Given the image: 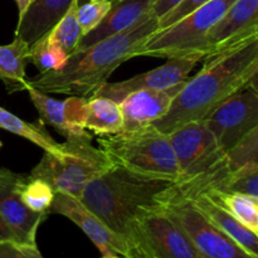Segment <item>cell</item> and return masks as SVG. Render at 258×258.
Returning <instances> with one entry per match:
<instances>
[{
  "label": "cell",
  "mask_w": 258,
  "mask_h": 258,
  "mask_svg": "<svg viewBox=\"0 0 258 258\" xmlns=\"http://www.w3.org/2000/svg\"><path fill=\"white\" fill-rule=\"evenodd\" d=\"M126 258H199L178 222L165 208L149 211L131 223L125 238Z\"/></svg>",
  "instance_id": "52a82bcc"
},
{
  "label": "cell",
  "mask_w": 258,
  "mask_h": 258,
  "mask_svg": "<svg viewBox=\"0 0 258 258\" xmlns=\"http://www.w3.org/2000/svg\"><path fill=\"white\" fill-rule=\"evenodd\" d=\"M2 146H3V143H2V141H0V149H2Z\"/></svg>",
  "instance_id": "d590c367"
},
{
  "label": "cell",
  "mask_w": 258,
  "mask_h": 258,
  "mask_svg": "<svg viewBox=\"0 0 258 258\" xmlns=\"http://www.w3.org/2000/svg\"><path fill=\"white\" fill-rule=\"evenodd\" d=\"M211 0H183L180 4L176 5L168 14H165L163 18L159 19V29H165V28L170 27L174 23L179 22L184 17H186L191 12L203 7V5H206Z\"/></svg>",
  "instance_id": "f546056e"
},
{
  "label": "cell",
  "mask_w": 258,
  "mask_h": 258,
  "mask_svg": "<svg viewBox=\"0 0 258 258\" xmlns=\"http://www.w3.org/2000/svg\"><path fill=\"white\" fill-rule=\"evenodd\" d=\"M68 54L54 42L49 39L48 34L30 45L28 60L35 66L39 73L57 71L66 64Z\"/></svg>",
  "instance_id": "d4e9b609"
},
{
  "label": "cell",
  "mask_w": 258,
  "mask_h": 258,
  "mask_svg": "<svg viewBox=\"0 0 258 258\" xmlns=\"http://www.w3.org/2000/svg\"><path fill=\"white\" fill-rule=\"evenodd\" d=\"M176 193L175 181L113 165L86 185L80 201L123 239L139 216L165 208Z\"/></svg>",
  "instance_id": "3957f363"
},
{
  "label": "cell",
  "mask_w": 258,
  "mask_h": 258,
  "mask_svg": "<svg viewBox=\"0 0 258 258\" xmlns=\"http://www.w3.org/2000/svg\"><path fill=\"white\" fill-rule=\"evenodd\" d=\"M17 3V7H18V19L22 18L24 15V13L27 12L28 7L30 5L32 0H15Z\"/></svg>",
  "instance_id": "d6a6232c"
},
{
  "label": "cell",
  "mask_w": 258,
  "mask_h": 258,
  "mask_svg": "<svg viewBox=\"0 0 258 258\" xmlns=\"http://www.w3.org/2000/svg\"><path fill=\"white\" fill-rule=\"evenodd\" d=\"M258 67V35L204 60L196 77L185 82L165 116L151 126L169 135L191 121L206 120L221 103L248 83Z\"/></svg>",
  "instance_id": "6da1fadb"
},
{
  "label": "cell",
  "mask_w": 258,
  "mask_h": 258,
  "mask_svg": "<svg viewBox=\"0 0 258 258\" xmlns=\"http://www.w3.org/2000/svg\"><path fill=\"white\" fill-rule=\"evenodd\" d=\"M30 45L19 37H15L9 44L0 45V80L8 88L25 91L28 80L25 77L28 54Z\"/></svg>",
  "instance_id": "d6986e66"
},
{
  "label": "cell",
  "mask_w": 258,
  "mask_h": 258,
  "mask_svg": "<svg viewBox=\"0 0 258 258\" xmlns=\"http://www.w3.org/2000/svg\"><path fill=\"white\" fill-rule=\"evenodd\" d=\"M186 81L163 90H141L126 96L118 103L122 112V131L140 130L160 120L168 112Z\"/></svg>",
  "instance_id": "2e32d148"
},
{
  "label": "cell",
  "mask_w": 258,
  "mask_h": 258,
  "mask_svg": "<svg viewBox=\"0 0 258 258\" xmlns=\"http://www.w3.org/2000/svg\"><path fill=\"white\" fill-rule=\"evenodd\" d=\"M20 198L33 212L49 214V208L54 199V190L45 180L27 175L19 188Z\"/></svg>",
  "instance_id": "484cf974"
},
{
  "label": "cell",
  "mask_w": 258,
  "mask_h": 258,
  "mask_svg": "<svg viewBox=\"0 0 258 258\" xmlns=\"http://www.w3.org/2000/svg\"><path fill=\"white\" fill-rule=\"evenodd\" d=\"M112 4L113 0H88L83 5H78L77 18L83 35L95 29L102 22Z\"/></svg>",
  "instance_id": "83f0119b"
},
{
  "label": "cell",
  "mask_w": 258,
  "mask_h": 258,
  "mask_svg": "<svg viewBox=\"0 0 258 258\" xmlns=\"http://www.w3.org/2000/svg\"><path fill=\"white\" fill-rule=\"evenodd\" d=\"M199 258H203V257H199Z\"/></svg>",
  "instance_id": "74e56055"
},
{
  "label": "cell",
  "mask_w": 258,
  "mask_h": 258,
  "mask_svg": "<svg viewBox=\"0 0 258 258\" xmlns=\"http://www.w3.org/2000/svg\"><path fill=\"white\" fill-rule=\"evenodd\" d=\"M208 190L244 194L258 201V166L244 168L227 174Z\"/></svg>",
  "instance_id": "4316f807"
},
{
  "label": "cell",
  "mask_w": 258,
  "mask_h": 258,
  "mask_svg": "<svg viewBox=\"0 0 258 258\" xmlns=\"http://www.w3.org/2000/svg\"><path fill=\"white\" fill-rule=\"evenodd\" d=\"M49 214L66 217L93 242L102 254H120L126 257L125 241L111 231L93 212H91L76 197L64 193H55Z\"/></svg>",
  "instance_id": "5bb4252c"
},
{
  "label": "cell",
  "mask_w": 258,
  "mask_h": 258,
  "mask_svg": "<svg viewBox=\"0 0 258 258\" xmlns=\"http://www.w3.org/2000/svg\"><path fill=\"white\" fill-rule=\"evenodd\" d=\"M0 128L35 144L43 149L44 153L55 154V155L63 153V145L52 138V135L45 130V126L42 121L27 122L2 106H0Z\"/></svg>",
  "instance_id": "ffe728a7"
},
{
  "label": "cell",
  "mask_w": 258,
  "mask_h": 258,
  "mask_svg": "<svg viewBox=\"0 0 258 258\" xmlns=\"http://www.w3.org/2000/svg\"><path fill=\"white\" fill-rule=\"evenodd\" d=\"M97 144L112 165L145 176L178 181L179 169L169 136L154 126L97 135Z\"/></svg>",
  "instance_id": "277c9868"
},
{
  "label": "cell",
  "mask_w": 258,
  "mask_h": 258,
  "mask_svg": "<svg viewBox=\"0 0 258 258\" xmlns=\"http://www.w3.org/2000/svg\"><path fill=\"white\" fill-rule=\"evenodd\" d=\"M251 166H258V125L248 135L244 136L231 151L224 155L223 169H222L221 175L206 190L211 189L217 181L224 178L227 174L244 168H251Z\"/></svg>",
  "instance_id": "603a6c76"
},
{
  "label": "cell",
  "mask_w": 258,
  "mask_h": 258,
  "mask_svg": "<svg viewBox=\"0 0 258 258\" xmlns=\"http://www.w3.org/2000/svg\"><path fill=\"white\" fill-rule=\"evenodd\" d=\"M189 201L219 229L224 232L231 239H233L242 249L258 258V233L234 218L223 207L212 201L206 194L199 193L189 197Z\"/></svg>",
  "instance_id": "ac0fdd59"
},
{
  "label": "cell",
  "mask_w": 258,
  "mask_h": 258,
  "mask_svg": "<svg viewBox=\"0 0 258 258\" xmlns=\"http://www.w3.org/2000/svg\"><path fill=\"white\" fill-rule=\"evenodd\" d=\"M204 121L226 155L258 125V95L246 85Z\"/></svg>",
  "instance_id": "30bf717a"
},
{
  "label": "cell",
  "mask_w": 258,
  "mask_h": 258,
  "mask_svg": "<svg viewBox=\"0 0 258 258\" xmlns=\"http://www.w3.org/2000/svg\"><path fill=\"white\" fill-rule=\"evenodd\" d=\"M25 91L29 93L30 101L39 113V120L44 125L52 126L66 139L87 133L85 118L88 98L70 96L59 101L33 87H28Z\"/></svg>",
  "instance_id": "9a60e30c"
},
{
  "label": "cell",
  "mask_w": 258,
  "mask_h": 258,
  "mask_svg": "<svg viewBox=\"0 0 258 258\" xmlns=\"http://www.w3.org/2000/svg\"><path fill=\"white\" fill-rule=\"evenodd\" d=\"M100 258H126V257L120 256V254H102V257Z\"/></svg>",
  "instance_id": "e575fe53"
},
{
  "label": "cell",
  "mask_w": 258,
  "mask_h": 258,
  "mask_svg": "<svg viewBox=\"0 0 258 258\" xmlns=\"http://www.w3.org/2000/svg\"><path fill=\"white\" fill-rule=\"evenodd\" d=\"M183 0H155L153 8L150 9V15L154 18H163L164 15L168 14L170 10H173L176 5H179Z\"/></svg>",
  "instance_id": "4dcf8cb0"
},
{
  "label": "cell",
  "mask_w": 258,
  "mask_h": 258,
  "mask_svg": "<svg viewBox=\"0 0 258 258\" xmlns=\"http://www.w3.org/2000/svg\"><path fill=\"white\" fill-rule=\"evenodd\" d=\"M159 30V19L150 13L123 32L73 52L62 68L39 73L28 80V87L43 93L90 98L126 60L135 58L144 43ZM27 87V88H28Z\"/></svg>",
  "instance_id": "7a4b0ae2"
},
{
  "label": "cell",
  "mask_w": 258,
  "mask_h": 258,
  "mask_svg": "<svg viewBox=\"0 0 258 258\" xmlns=\"http://www.w3.org/2000/svg\"><path fill=\"white\" fill-rule=\"evenodd\" d=\"M165 211L178 222L201 257L254 258L212 223L188 198L179 193L166 204Z\"/></svg>",
  "instance_id": "9c48e42d"
},
{
  "label": "cell",
  "mask_w": 258,
  "mask_h": 258,
  "mask_svg": "<svg viewBox=\"0 0 258 258\" xmlns=\"http://www.w3.org/2000/svg\"><path fill=\"white\" fill-rule=\"evenodd\" d=\"M62 145V154L44 153L29 175L47 181L54 193L80 199L86 185L113 165L102 149L92 145L88 133L67 138Z\"/></svg>",
  "instance_id": "5b68a950"
},
{
  "label": "cell",
  "mask_w": 258,
  "mask_h": 258,
  "mask_svg": "<svg viewBox=\"0 0 258 258\" xmlns=\"http://www.w3.org/2000/svg\"><path fill=\"white\" fill-rule=\"evenodd\" d=\"M154 3L155 0H113L110 12L95 29L81 38L75 52L87 49L106 38L126 30L148 14Z\"/></svg>",
  "instance_id": "e0dca14e"
},
{
  "label": "cell",
  "mask_w": 258,
  "mask_h": 258,
  "mask_svg": "<svg viewBox=\"0 0 258 258\" xmlns=\"http://www.w3.org/2000/svg\"><path fill=\"white\" fill-rule=\"evenodd\" d=\"M0 258H43L37 244L18 241L0 242Z\"/></svg>",
  "instance_id": "f1b7e54d"
},
{
  "label": "cell",
  "mask_w": 258,
  "mask_h": 258,
  "mask_svg": "<svg viewBox=\"0 0 258 258\" xmlns=\"http://www.w3.org/2000/svg\"><path fill=\"white\" fill-rule=\"evenodd\" d=\"M120 105L103 97H90L86 107L85 127L96 135H112L122 131Z\"/></svg>",
  "instance_id": "44dd1931"
},
{
  "label": "cell",
  "mask_w": 258,
  "mask_h": 258,
  "mask_svg": "<svg viewBox=\"0 0 258 258\" xmlns=\"http://www.w3.org/2000/svg\"><path fill=\"white\" fill-rule=\"evenodd\" d=\"M2 241H17L14 233L9 228L7 222L4 221L3 216L0 214V242Z\"/></svg>",
  "instance_id": "1f68e13d"
},
{
  "label": "cell",
  "mask_w": 258,
  "mask_h": 258,
  "mask_svg": "<svg viewBox=\"0 0 258 258\" xmlns=\"http://www.w3.org/2000/svg\"><path fill=\"white\" fill-rule=\"evenodd\" d=\"M168 136L179 169L176 185L221 175L224 154L206 121H191Z\"/></svg>",
  "instance_id": "ba28073f"
},
{
  "label": "cell",
  "mask_w": 258,
  "mask_h": 258,
  "mask_svg": "<svg viewBox=\"0 0 258 258\" xmlns=\"http://www.w3.org/2000/svg\"><path fill=\"white\" fill-rule=\"evenodd\" d=\"M254 35H258V0H236L221 22L208 33L204 60Z\"/></svg>",
  "instance_id": "7c38bea8"
},
{
  "label": "cell",
  "mask_w": 258,
  "mask_h": 258,
  "mask_svg": "<svg viewBox=\"0 0 258 258\" xmlns=\"http://www.w3.org/2000/svg\"><path fill=\"white\" fill-rule=\"evenodd\" d=\"M247 86H248V87H251L252 90H253L254 92H256L257 95H258V67H257L256 72L253 73V76H252V77L249 78V81H248V83H247Z\"/></svg>",
  "instance_id": "836d02e7"
},
{
  "label": "cell",
  "mask_w": 258,
  "mask_h": 258,
  "mask_svg": "<svg viewBox=\"0 0 258 258\" xmlns=\"http://www.w3.org/2000/svg\"><path fill=\"white\" fill-rule=\"evenodd\" d=\"M78 5H80V0H73L67 13L48 33L49 39L59 45L68 55L75 52L81 38L83 37L77 18Z\"/></svg>",
  "instance_id": "cb8c5ba5"
},
{
  "label": "cell",
  "mask_w": 258,
  "mask_h": 258,
  "mask_svg": "<svg viewBox=\"0 0 258 258\" xmlns=\"http://www.w3.org/2000/svg\"><path fill=\"white\" fill-rule=\"evenodd\" d=\"M234 2L236 0H211L170 27L156 30L135 57L171 59L199 54L206 58L208 33L221 22Z\"/></svg>",
  "instance_id": "8992f818"
},
{
  "label": "cell",
  "mask_w": 258,
  "mask_h": 258,
  "mask_svg": "<svg viewBox=\"0 0 258 258\" xmlns=\"http://www.w3.org/2000/svg\"><path fill=\"white\" fill-rule=\"evenodd\" d=\"M256 232L258 233V224H257V229H256Z\"/></svg>",
  "instance_id": "8d00e7d4"
},
{
  "label": "cell",
  "mask_w": 258,
  "mask_h": 258,
  "mask_svg": "<svg viewBox=\"0 0 258 258\" xmlns=\"http://www.w3.org/2000/svg\"><path fill=\"white\" fill-rule=\"evenodd\" d=\"M203 55H189L184 58H171L160 67L148 71L120 82H105L91 97H103L120 103L126 96L141 90L171 87L188 80L189 73L201 60Z\"/></svg>",
  "instance_id": "8fae6325"
},
{
  "label": "cell",
  "mask_w": 258,
  "mask_h": 258,
  "mask_svg": "<svg viewBox=\"0 0 258 258\" xmlns=\"http://www.w3.org/2000/svg\"><path fill=\"white\" fill-rule=\"evenodd\" d=\"M27 175L0 169V214L18 242L37 244V232L48 214L28 208L20 198V184Z\"/></svg>",
  "instance_id": "4fadbf2b"
},
{
  "label": "cell",
  "mask_w": 258,
  "mask_h": 258,
  "mask_svg": "<svg viewBox=\"0 0 258 258\" xmlns=\"http://www.w3.org/2000/svg\"><path fill=\"white\" fill-rule=\"evenodd\" d=\"M199 194V193H198ZM207 197L223 207L227 212L232 214L247 227L256 232L258 224V201L252 197L239 193H228L221 190L203 191Z\"/></svg>",
  "instance_id": "7402d4cb"
}]
</instances>
